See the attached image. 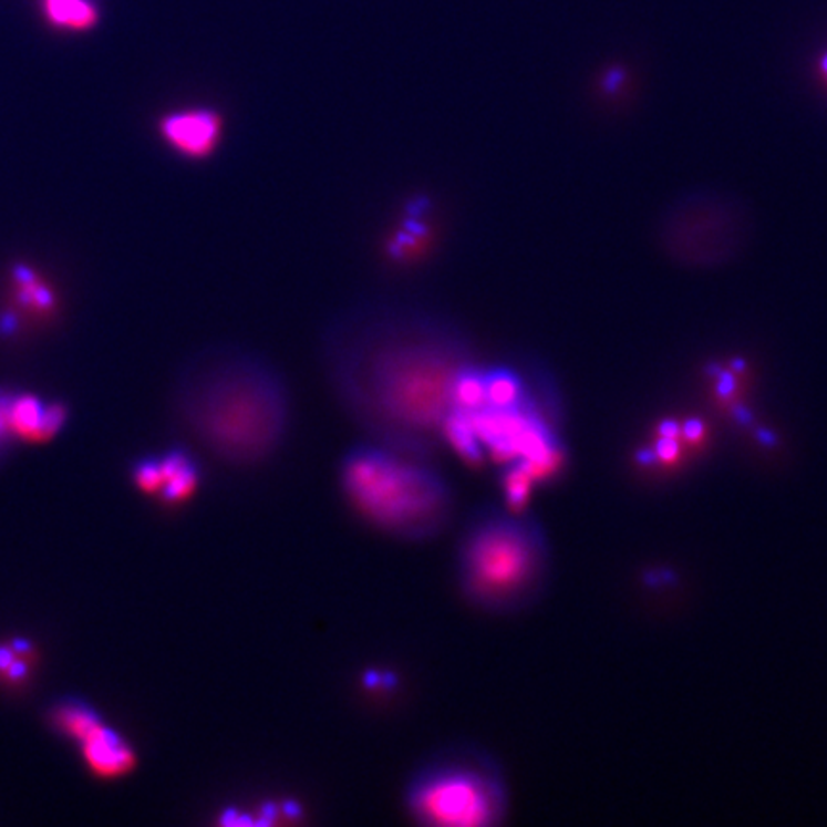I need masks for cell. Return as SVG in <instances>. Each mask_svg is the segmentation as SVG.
<instances>
[{"instance_id": "cell-10", "label": "cell", "mask_w": 827, "mask_h": 827, "mask_svg": "<svg viewBox=\"0 0 827 827\" xmlns=\"http://www.w3.org/2000/svg\"><path fill=\"white\" fill-rule=\"evenodd\" d=\"M50 719L54 722L58 732H62L65 737H71L75 742H83L86 735L104 724V719L100 716L96 709L75 697L56 703L50 711Z\"/></svg>"}, {"instance_id": "cell-1", "label": "cell", "mask_w": 827, "mask_h": 827, "mask_svg": "<svg viewBox=\"0 0 827 827\" xmlns=\"http://www.w3.org/2000/svg\"><path fill=\"white\" fill-rule=\"evenodd\" d=\"M466 345L445 320L378 309L333 335L330 372L347 409L380 445L425 458L453 406Z\"/></svg>"}, {"instance_id": "cell-4", "label": "cell", "mask_w": 827, "mask_h": 827, "mask_svg": "<svg viewBox=\"0 0 827 827\" xmlns=\"http://www.w3.org/2000/svg\"><path fill=\"white\" fill-rule=\"evenodd\" d=\"M548 566L545 535L533 519L487 509L459 540V590L477 608L511 611L537 596Z\"/></svg>"}, {"instance_id": "cell-11", "label": "cell", "mask_w": 827, "mask_h": 827, "mask_svg": "<svg viewBox=\"0 0 827 827\" xmlns=\"http://www.w3.org/2000/svg\"><path fill=\"white\" fill-rule=\"evenodd\" d=\"M43 10L52 25L70 31H89L100 18L94 0H43Z\"/></svg>"}, {"instance_id": "cell-9", "label": "cell", "mask_w": 827, "mask_h": 827, "mask_svg": "<svg viewBox=\"0 0 827 827\" xmlns=\"http://www.w3.org/2000/svg\"><path fill=\"white\" fill-rule=\"evenodd\" d=\"M159 458L162 488L159 495L167 503H180L198 488L199 467L196 459L183 448H170Z\"/></svg>"}, {"instance_id": "cell-15", "label": "cell", "mask_w": 827, "mask_h": 827, "mask_svg": "<svg viewBox=\"0 0 827 827\" xmlns=\"http://www.w3.org/2000/svg\"><path fill=\"white\" fill-rule=\"evenodd\" d=\"M824 70H826V73H827V56L824 58Z\"/></svg>"}, {"instance_id": "cell-14", "label": "cell", "mask_w": 827, "mask_h": 827, "mask_svg": "<svg viewBox=\"0 0 827 827\" xmlns=\"http://www.w3.org/2000/svg\"><path fill=\"white\" fill-rule=\"evenodd\" d=\"M10 399L12 396L0 393V445L12 435V427H10Z\"/></svg>"}, {"instance_id": "cell-8", "label": "cell", "mask_w": 827, "mask_h": 827, "mask_svg": "<svg viewBox=\"0 0 827 827\" xmlns=\"http://www.w3.org/2000/svg\"><path fill=\"white\" fill-rule=\"evenodd\" d=\"M81 745V753L91 771L104 778H117L135 766V751L127 740L115 732L106 722L86 735Z\"/></svg>"}, {"instance_id": "cell-3", "label": "cell", "mask_w": 827, "mask_h": 827, "mask_svg": "<svg viewBox=\"0 0 827 827\" xmlns=\"http://www.w3.org/2000/svg\"><path fill=\"white\" fill-rule=\"evenodd\" d=\"M341 485L370 524L406 540H425L453 516V493L422 456L385 445L354 446L341 464Z\"/></svg>"}, {"instance_id": "cell-2", "label": "cell", "mask_w": 827, "mask_h": 827, "mask_svg": "<svg viewBox=\"0 0 827 827\" xmlns=\"http://www.w3.org/2000/svg\"><path fill=\"white\" fill-rule=\"evenodd\" d=\"M180 406L199 443L236 466L269 458L290 425L280 374L261 356L236 349L199 354L184 375Z\"/></svg>"}, {"instance_id": "cell-6", "label": "cell", "mask_w": 827, "mask_h": 827, "mask_svg": "<svg viewBox=\"0 0 827 827\" xmlns=\"http://www.w3.org/2000/svg\"><path fill=\"white\" fill-rule=\"evenodd\" d=\"M223 121L207 107H190L167 115L162 121V135L180 156L201 159L211 156L220 141Z\"/></svg>"}, {"instance_id": "cell-5", "label": "cell", "mask_w": 827, "mask_h": 827, "mask_svg": "<svg viewBox=\"0 0 827 827\" xmlns=\"http://www.w3.org/2000/svg\"><path fill=\"white\" fill-rule=\"evenodd\" d=\"M414 820L435 827H483L503 821L506 785L479 751L448 750L420 766L404 795Z\"/></svg>"}, {"instance_id": "cell-7", "label": "cell", "mask_w": 827, "mask_h": 827, "mask_svg": "<svg viewBox=\"0 0 827 827\" xmlns=\"http://www.w3.org/2000/svg\"><path fill=\"white\" fill-rule=\"evenodd\" d=\"M65 422V409L62 404L43 403L31 395L10 399V427L12 435L43 443L54 437Z\"/></svg>"}, {"instance_id": "cell-13", "label": "cell", "mask_w": 827, "mask_h": 827, "mask_svg": "<svg viewBox=\"0 0 827 827\" xmlns=\"http://www.w3.org/2000/svg\"><path fill=\"white\" fill-rule=\"evenodd\" d=\"M133 479H135L136 487L144 493H159V488H162L159 458L149 456V458L138 459L135 469H133Z\"/></svg>"}, {"instance_id": "cell-12", "label": "cell", "mask_w": 827, "mask_h": 827, "mask_svg": "<svg viewBox=\"0 0 827 827\" xmlns=\"http://www.w3.org/2000/svg\"><path fill=\"white\" fill-rule=\"evenodd\" d=\"M33 645L23 640L0 643V679L10 684H20L31 672Z\"/></svg>"}]
</instances>
